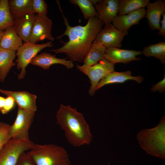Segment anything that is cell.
<instances>
[{"mask_svg":"<svg viewBox=\"0 0 165 165\" xmlns=\"http://www.w3.org/2000/svg\"><path fill=\"white\" fill-rule=\"evenodd\" d=\"M145 16L150 28L152 30H159L161 16L165 13V2L161 0H156L148 4Z\"/></svg>","mask_w":165,"mask_h":165,"instance_id":"obj_16","label":"cell"},{"mask_svg":"<svg viewBox=\"0 0 165 165\" xmlns=\"http://www.w3.org/2000/svg\"><path fill=\"white\" fill-rule=\"evenodd\" d=\"M149 2V0H118V15L126 14L145 8Z\"/></svg>","mask_w":165,"mask_h":165,"instance_id":"obj_23","label":"cell"},{"mask_svg":"<svg viewBox=\"0 0 165 165\" xmlns=\"http://www.w3.org/2000/svg\"><path fill=\"white\" fill-rule=\"evenodd\" d=\"M1 0H0V4H1Z\"/></svg>","mask_w":165,"mask_h":165,"instance_id":"obj_36","label":"cell"},{"mask_svg":"<svg viewBox=\"0 0 165 165\" xmlns=\"http://www.w3.org/2000/svg\"><path fill=\"white\" fill-rule=\"evenodd\" d=\"M36 165H69L70 162L66 151L53 144H35L27 152Z\"/></svg>","mask_w":165,"mask_h":165,"instance_id":"obj_4","label":"cell"},{"mask_svg":"<svg viewBox=\"0 0 165 165\" xmlns=\"http://www.w3.org/2000/svg\"><path fill=\"white\" fill-rule=\"evenodd\" d=\"M128 31H122L112 24L105 25L97 35L96 39L107 48L110 47L120 48L124 37Z\"/></svg>","mask_w":165,"mask_h":165,"instance_id":"obj_9","label":"cell"},{"mask_svg":"<svg viewBox=\"0 0 165 165\" xmlns=\"http://www.w3.org/2000/svg\"><path fill=\"white\" fill-rule=\"evenodd\" d=\"M32 7L34 13L42 16H47V5L44 0H33Z\"/></svg>","mask_w":165,"mask_h":165,"instance_id":"obj_28","label":"cell"},{"mask_svg":"<svg viewBox=\"0 0 165 165\" xmlns=\"http://www.w3.org/2000/svg\"><path fill=\"white\" fill-rule=\"evenodd\" d=\"M52 22L47 16L35 14L30 42L33 43L45 39L53 41L55 38L52 36Z\"/></svg>","mask_w":165,"mask_h":165,"instance_id":"obj_8","label":"cell"},{"mask_svg":"<svg viewBox=\"0 0 165 165\" xmlns=\"http://www.w3.org/2000/svg\"><path fill=\"white\" fill-rule=\"evenodd\" d=\"M163 18L160 22L161 23L158 33L159 35L165 38V13L162 15Z\"/></svg>","mask_w":165,"mask_h":165,"instance_id":"obj_32","label":"cell"},{"mask_svg":"<svg viewBox=\"0 0 165 165\" xmlns=\"http://www.w3.org/2000/svg\"><path fill=\"white\" fill-rule=\"evenodd\" d=\"M4 31L2 30H0V42L3 33Z\"/></svg>","mask_w":165,"mask_h":165,"instance_id":"obj_35","label":"cell"},{"mask_svg":"<svg viewBox=\"0 0 165 165\" xmlns=\"http://www.w3.org/2000/svg\"><path fill=\"white\" fill-rule=\"evenodd\" d=\"M35 16L32 13L14 19L17 33L24 42H30Z\"/></svg>","mask_w":165,"mask_h":165,"instance_id":"obj_19","label":"cell"},{"mask_svg":"<svg viewBox=\"0 0 165 165\" xmlns=\"http://www.w3.org/2000/svg\"><path fill=\"white\" fill-rule=\"evenodd\" d=\"M151 91L155 92L157 91L162 93L165 90V75L163 79L157 84L153 85L151 89Z\"/></svg>","mask_w":165,"mask_h":165,"instance_id":"obj_31","label":"cell"},{"mask_svg":"<svg viewBox=\"0 0 165 165\" xmlns=\"http://www.w3.org/2000/svg\"><path fill=\"white\" fill-rule=\"evenodd\" d=\"M5 101V98L0 96V111L4 107Z\"/></svg>","mask_w":165,"mask_h":165,"instance_id":"obj_33","label":"cell"},{"mask_svg":"<svg viewBox=\"0 0 165 165\" xmlns=\"http://www.w3.org/2000/svg\"><path fill=\"white\" fill-rule=\"evenodd\" d=\"M22 40L13 26L4 31L0 42V48L16 51L22 45Z\"/></svg>","mask_w":165,"mask_h":165,"instance_id":"obj_20","label":"cell"},{"mask_svg":"<svg viewBox=\"0 0 165 165\" xmlns=\"http://www.w3.org/2000/svg\"><path fill=\"white\" fill-rule=\"evenodd\" d=\"M53 45L51 41L41 44L30 42L23 43L17 50L16 53L17 57L16 61V68L18 69H21L20 72L18 75V79H21L24 78L26 73V67L38 52L45 48L50 47Z\"/></svg>","mask_w":165,"mask_h":165,"instance_id":"obj_6","label":"cell"},{"mask_svg":"<svg viewBox=\"0 0 165 165\" xmlns=\"http://www.w3.org/2000/svg\"><path fill=\"white\" fill-rule=\"evenodd\" d=\"M106 49V47L95 39L86 56L83 65L80 66L77 64V68L86 75L90 67L104 59V55Z\"/></svg>","mask_w":165,"mask_h":165,"instance_id":"obj_14","label":"cell"},{"mask_svg":"<svg viewBox=\"0 0 165 165\" xmlns=\"http://www.w3.org/2000/svg\"><path fill=\"white\" fill-rule=\"evenodd\" d=\"M56 117L57 124L64 131L70 144L79 147L90 144L93 136L82 113L70 105L61 104Z\"/></svg>","mask_w":165,"mask_h":165,"instance_id":"obj_2","label":"cell"},{"mask_svg":"<svg viewBox=\"0 0 165 165\" xmlns=\"http://www.w3.org/2000/svg\"><path fill=\"white\" fill-rule=\"evenodd\" d=\"M35 144L30 139H11L0 150V165H16L21 154Z\"/></svg>","mask_w":165,"mask_h":165,"instance_id":"obj_5","label":"cell"},{"mask_svg":"<svg viewBox=\"0 0 165 165\" xmlns=\"http://www.w3.org/2000/svg\"><path fill=\"white\" fill-rule=\"evenodd\" d=\"M16 165H36L27 152H24L21 155Z\"/></svg>","mask_w":165,"mask_h":165,"instance_id":"obj_30","label":"cell"},{"mask_svg":"<svg viewBox=\"0 0 165 165\" xmlns=\"http://www.w3.org/2000/svg\"><path fill=\"white\" fill-rule=\"evenodd\" d=\"M90 1L93 6H95L100 1V0H90Z\"/></svg>","mask_w":165,"mask_h":165,"instance_id":"obj_34","label":"cell"},{"mask_svg":"<svg viewBox=\"0 0 165 165\" xmlns=\"http://www.w3.org/2000/svg\"><path fill=\"white\" fill-rule=\"evenodd\" d=\"M16 56V52L0 48V81L4 82L12 67L15 65L13 62Z\"/></svg>","mask_w":165,"mask_h":165,"instance_id":"obj_22","label":"cell"},{"mask_svg":"<svg viewBox=\"0 0 165 165\" xmlns=\"http://www.w3.org/2000/svg\"><path fill=\"white\" fill-rule=\"evenodd\" d=\"M70 2L77 5L82 12L84 19L97 16V13L90 0H70Z\"/></svg>","mask_w":165,"mask_h":165,"instance_id":"obj_26","label":"cell"},{"mask_svg":"<svg viewBox=\"0 0 165 165\" xmlns=\"http://www.w3.org/2000/svg\"><path fill=\"white\" fill-rule=\"evenodd\" d=\"M0 92L7 96L12 97L18 108L35 112L37 110L35 95L24 91H13L0 89Z\"/></svg>","mask_w":165,"mask_h":165,"instance_id":"obj_15","label":"cell"},{"mask_svg":"<svg viewBox=\"0 0 165 165\" xmlns=\"http://www.w3.org/2000/svg\"><path fill=\"white\" fill-rule=\"evenodd\" d=\"M129 80H134L140 83L143 81L144 78L140 75L132 76L131 72L130 70L121 72L114 71L108 74L101 80L97 86L96 90L106 85L123 83Z\"/></svg>","mask_w":165,"mask_h":165,"instance_id":"obj_18","label":"cell"},{"mask_svg":"<svg viewBox=\"0 0 165 165\" xmlns=\"http://www.w3.org/2000/svg\"><path fill=\"white\" fill-rule=\"evenodd\" d=\"M11 125L0 121V150L11 138L9 135Z\"/></svg>","mask_w":165,"mask_h":165,"instance_id":"obj_27","label":"cell"},{"mask_svg":"<svg viewBox=\"0 0 165 165\" xmlns=\"http://www.w3.org/2000/svg\"><path fill=\"white\" fill-rule=\"evenodd\" d=\"M142 53V52L140 51L110 47L107 48L104 58L114 65L117 63L127 64L133 61H140L141 58L137 57L136 56Z\"/></svg>","mask_w":165,"mask_h":165,"instance_id":"obj_11","label":"cell"},{"mask_svg":"<svg viewBox=\"0 0 165 165\" xmlns=\"http://www.w3.org/2000/svg\"><path fill=\"white\" fill-rule=\"evenodd\" d=\"M15 102L14 99L11 96H7L5 98V104L3 108L0 111L2 114L8 113L13 109L15 105Z\"/></svg>","mask_w":165,"mask_h":165,"instance_id":"obj_29","label":"cell"},{"mask_svg":"<svg viewBox=\"0 0 165 165\" xmlns=\"http://www.w3.org/2000/svg\"><path fill=\"white\" fill-rule=\"evenodd\" d=\"M143 53L147 57H153L160 61L162 64L165 63V42L163 41L152 44L144 48Z\"/></svg>","mask_w":165,"mask_h":165,"instance_id":"obj_24","label":"cell"},{"mask_svg":"<svg viewBox=\"0 0 165 165\" xmlns=\"http://www.w3.org/2000/svg\"><path fill=\"white\" fill-rule=\"evenodd\" d=\"M8 0H1L0 5V30L14 26V20L9 11Z\"/></svg>","mask_w":165,"mask_h":165,"instance_id":"obj_25","label":"cell"},{"mask_svg":"<svg viewBox=\"0 0 165 165\" xmlns=\"http://www.w3.org/2000/svg\"><path fill=\"white\" fill-rule=\"evenodd\" d=\"M35 112L18 108L16 119L11 125L9 135L11 139H29V130L33 122Z\"/></svg>","mask_w":165,"mask_h":165,"instance_id":"obj_7","label":"cell"},{"mask_svg":"<svg viewBox=\"0 0 165 165\" xmlns=\"http://www.w3.org/2000/svg\"><path fill=\"white\" fill-rule=\"evenodd\" d=\"M95 8L97 17L105 25L111 24L118 13V0H100Z\"/></svg>","mask_w":165,"mask_h":165,"instance_id":"obj_12","label":"cell"},{"mask_svg":"<svg viewBox=\"0 0 165 165\" xmlns=\"http://www.w3.org/2000/svg\"><path fill=\"white\" fill-rule=\"evenodd\" d=\"M137 139L140 147L147 154L165 158V117H162L155 127L138 132Z\"/></svg>","mask_w":165,"mask_h":165,"instance_id":"obj_3","label":"cell"},{"mask_svg":"<svg viewBox=\"0 0 165 165\" xmlns=\"http://www.w3.org/2000/svg\"><path fill=\"white\" fill-rule=\"evenodd\" d=\"M115 68L114 65L104 59L88 68L86 75L90 81L91 85L88 91L90 95H94L101 80L108 74L114 71Z\"/></svg>","mask_w":165,"mask_h":165,"instance_id":"obj_10","label":"cell"},{"mask_svg":"<svg viewBox=\"0 0 165 165\" xmlns=\"http://www.w3.org/2000/svg\"><path fill=\"white\" fill-rule=\"evenodd\" d=\"M59 6L62 13L66 29L64 33L57 37V38L60 39L63 36L67 35L69 40L64 43L62 47L50 51L56 53H64L69 58L70 60L81 63L83 62L104 24L97 16H95L89 18L87 24L84 26H71L63 13L60 5Z\"/></svg>","mask_w":165,"mask_h":165,"instance_id":"obj_1","label":"cell"},{"mask_svg":"<svg viewBox=\"0 0 165 165\" xmlns=\"http://www.w3.org/2000/svg\"><path fill=\"white\" fill-rule=\"evenodd\" d=\"M145 8L140 9L128 14L117 16L112 21V24L119 30L128 31L131 27L138 24L140 20L145 16Z\"/></svg>","mask_w":165,"mask_h":165,"instance_id":"obj_13","label":"cell"},{"mask_svg":"<svg viewBox=\"0 0 165 165\" xmlns=\"http://www.w3.org/2000/svg\"><path fill=\"white\" fill-rule=\"evenodd\" d=\"M8 3L10 12L14 19L34 13L33 0H10Z\"/></svg>","mask_w":165,"mask_h":165,"instance_id":"obj_21","label":"cell"},{"mask_svg":"<svg viewBox=\"0 0 165 165\" xmlns=\"http://www.w3.org/2000/svg\"><path fill=\"white\" fill-rule=\"evenodd\" d=\"M67 58H59L56 57L55 55L43 52L34 57L30 63L32 65L39 66L45 70L49 69L51 65L55 64H62L68 69L73 68V62L66 60Z\"/></svg>","mask_w":165,"mask_h":165,"instance_id":"obj_17","label":"cell"}]
</instances>
